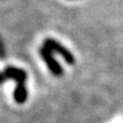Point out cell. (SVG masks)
I'll return each mask as SVG.
<instances>
[{"instance_id": "obj_1", "label": "cell", "mask_w": 123, "mask_h": 123, "mask_svg": "<svg viewBox=\"0 0 123 123\" xmlns=\"http://www.w3.org/2000/svg\"><path fill=\"white\" fill-rule=\"evenodd\" d=\"M43 46H45L46 48H48L49 50H51L52 52H56L63 57V59L67 62L69 65L75 64V57L72 53L68 50V49L63 46L61 43H59L56 40L51 39V38H46L43 42Z\"/></svg>"}, {"instance_id": "obj_2", "label": "cell", "mask_w": 123, "mask_h": 123, "mask_svg": "<svg viewBox=\"0 0 123 123\" xmlns=\"http://www.w3.org/2000/svg\"><path fill=\"white\" fill-rule=\"evenodd\" d=\"M39 53L42 57V60L45 62V64L47 65L48 69L50 70V72L53 75L56 77H61L63 75V73H64L63 69H62L61 65L59 64V62L53 57L51 50H49L48 48H46L45 46H43V47H41L39 49Z\"/></svg>"}, {"instance_id": "obj_3", "label": "cell", "mask_w": 123, "mask_h": 123, "mask_svg": "<svg viewBox=\"0 0 123 123\" xmlns=\"http://www.w3.org/2000/svg\"><path fill=\"white\" fill-rule=\"evenodd\" d=\"M4 76L9 79H13L17 81V84H26L27 80V73L22 70L20 68H15V67H7L3 71Z\"/></svg>"}, {"instance_id": "obj_4", "label": "cell", "mask_w": 123, "mask_h": 123, "mask_svg": "<svg viewBox=\"0 0 123 123\" xmlns=\"http://www.w3.org/2000/svg\"><path fill=\"white\" fill-rule=\"evenodd\" d=\"M14 101L18 104H24L28 98V91L26 88V84H17L13 92Z\"/></svg>"}, {"instance_id": "obj_5", "label": "cell", "mask_w": 123, "mask_h": 123, "mask_svg": "<svg viewBox=\"0 0 123 123\" xmlns=\"http://www.w3.org/2000/svg\"><path fill=\"white\" fill-rule=\"evenodd\" d=\"M4 57H5L4 46H3V43L1 42V39H0V60H3Z\"/></svg>"}, {"instance_id": "obj_6", "label": "cell", "mask_w": 123, "mask_h": 123, "mask_svg": "<svg viewBox=\"0 0 123 123\" xmlns=\"http://www.w3.org/2000/svg\"><path fill=\"white\" fill-rule=\"evenodd\" d=\"M5 79H6V77L4 76V74H3V73H0V84L4 82Z\"/></svg>"}]
</instances>
